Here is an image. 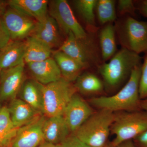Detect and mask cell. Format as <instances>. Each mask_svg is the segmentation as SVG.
Here are the masks:
<instances>
[{"label":"cell","mask_w":147,"mask_h":147,"mask_svg":"<svg viewBox=\"0 0 147 147\" xmlns=\"http://www.w3.org/2000/svg\"><path fill=\"white\" fill-rule=\"evenodd\" d=\"M27 65L33 79L42 85L55 82L62 77L59 69L53 58Z\"/></svg>","instance_id":"5bb4252c"},{"label":"cell","mask_w":147,"mask_h":147,"mask_svg":"<svg viewBox=\"0 0 147 147\" xmlns=\"http://www.w3.org/2000/svg\"><path fill=\"white\" fill-rule=\"evenodd\" d=\"M94 112L91 106L77 92L74 95L63 115L71 133H74Z\"/></svg>","instance_id":"30bf717a"},{"label":"cell","mask_w":147,"mask_h":147,"mask_svg":"<svg viewBox=\"0 0 147 147\" xmlns=\"http://www.w3.org/2000/svg\"><path fill=\"white\" fill-rule=\"evenodd\" d=\"M42 132L45 142L55 145L61 144L71 134L63 116L46 117Z\"/></svg>","instance_id":"9a60e30c"},{"label":"cell","mask_w":147,"mask_h":147,"mask_svg":"<svg viewBox=\"0 0 147 147\" xmlns=\"http://www.w3.org/2000/svg\"><path fill=\"white\" fill-rule=\"evenodd\" d=\"M117 147H136L132 140L124 142Z\"/></svg>","instance_id":"836d02e7"},{"label":"cell","mask_w":147,"mask_h":147,"mask_svg":"<svg viewBox=\"0 0 147 147\" xmlns=\"http://www.w3.org/2000/svg\"><path fill=\"white\" fill-rule=\"evenodd\" d=\"M116 3L117 16L119 18L125 16H130L136 18L137 11L134 1L119 0Z\"/></svg>","instance_id":"4316f807"},{"label":"cell","mask_w":147,"mask_h":147,"mask_svg":"<svg viewBox=\"0 0 147 147\" xmlns=\"http://www.w3.org/2000/svg\"><path fill=\"white\" fill-rule=\"evenodd\" d=\"M1 69H0V77H1Z\"/></svg>","instance_id":"8d00e7d4"},{"label":"cell","mask_w":147,"mask_h":147,"mask_svg":"<svg viewBox=\"0 0 147 147\" xmlns=\"http://www.w3.org/2000/svg\"><path fill=\"white\" fill-rule=\"evenodd\" d=\"M115 115L113 112L100 109L73 134L88 147H105Z\"/></svg>","instance_id":"277c9868"},{"label":"cell","mask_w":147,"mask_h":147,"mask_svg":"<svg viewBox=\"0 0 147 147\" xmlns=\"http://www.w3.org/2000/svg\"><path fill=\"white\" fill-rule=\"evenodd\" d=\"M144 53L139 80V96L141 100L147 98V51Z\"/></svg>","instance_id":"83f0119b"},{"label":"cell","mask_w":147,"mask_h":147,"mask_svg":"<svg viewBox=\"0 0 147 147\" xmlns=\"http://www.w3.org/2000/svg\"><path fill=\"white\" fill-rule=\"evenodd\" d=\"M140 55L121 48L108 63H104L97 70L102 77L105 89L115 90L128 80L132 70L142 63Z\"/></svg>","instance_id":"7a4b0ae2"},{"label":"cell","mask_w":147,"mask_h":147,"mask_svg":"<svg viewBox=\"0 0 147 147\" xmlns=\"http://www.w3.org/2000/svg\"><path fill=\"white\" fill-rule=\"evenodd\" d=\"M24 62L27 64L45 60L51 57L52 48L32 36L26 39Z\"/></svg>","instance_id":"603a6c76"},{"label":"cell","mask_w":147,"mask_h":147,"mask_svg":"<svg viewBox=\"0 0 147 147\" xmlns=\"http://www.w3.org/2000/svg\"><path fill=\"white\" fill-rule=\"evenodd\" d=\"M53 58L57 65L62 78L67 82H75L86 68L78 61L63 52L57 50L53 53Z\"/></svg>","instance_id":"d6986e66"},{"label":"cell","mask_w":147,"mask_h":147,"mask_svg":"<svg viewBox=\"0 0 147 147\" xmlns=\"http://www.w3.org/2000/svg\"><path fill=\"white\" fill-rule=\"evenodd\" d=\"M7 108L11 121L16 128L26 125L42 114L20 98L11 100Z\"/></svg>","instance_id":"ac0fdd59"},{"label":"cell","mask_w":147,"mask_h":147,"mask_svg":"<svg viewBox=\"0 0 147 147\" xmlns=\"http://www.w3.org/2000/svg\"><path fill=\"white\" fill-rule=\"evenodd\" d=\"M18 128L13 125L7 107L0 108V147H11Z\"/></svg>","instance_id":"d4e9b609"},{"label":"cell","mask_w":147,"mask_h":147,"mask_svg":"<svg viewBox=\"0 0 147 147\" xmlns=\"http://www.w3.org/2000/svg\"><path fill=\"white\" fill-rule=\"evenodd\" d=\"M98 32H87L86 36L82 38H77L70 32L59 50L78 61L86 69L95 68L97 70L104 63L99 47Z\"/></svg>","instance_id":"3957f363"},{"label":"cell","mask_w":147,"mask_h":147,"mask_svg":"<svg viewBox=\"0 0 147 147\" xmlns=\"http://www.w3.org/2000/svg\"><path fill=\"white\" fill-rule=\"evenodd\" d=\"M61 147H88L73 133H71L62 142Z\"/></svg>","instance_id":"f1b7e54d"},{"label":"cell","mask_w":147,"mask_h":147,"mask_svg":"<svg viewBox=\"0 0 147 147\" xmlns=\"http://www.w3.org/2000/svg\"><path fill=\"white\" fill-rule=\"evenodd\" d=\"M98 37L102 60L106 62L118 51L114 23L102 26L98 32Z\"/></svg>","instance_id":"44dd1931"},{"label":"cell","mask_w":147,"mask_h":147,"mask_svg":"<svg viewBox=\"0 0 147 147\" xmlns=\"http://www.w3.org/2000/svg\"><path fill=\"white\" fill-rule=\"evenodd\" d=\"M105 147H106V146H105Z\"/></svg>","instance_id":"74e56055"},{"label":"cell","mask_w":147,"mask_h":147,"mask_svg":"<svg viewBox=\"0 0 147 147\" xmlns=\"http://www.w3.org/2000/svg\"><path fill=\"white\" fill-rule=\"evenodd\" d=\"M74 85L77 92L87 95L101 94L105 90L102 79L90 71L82 73Z\"/></svg>","instance_id":"7402d4cb"},{"label":"cell","mask_w":147,"mask_h":147,"mask_svg":"<svg viewBox=\"0 0 147 147\" xmlns=\"http://www.w3.org/2000/svg\"><path fill=\"white\" fill-rule=\"evenodd\" d=\"M37 147H61L60 144L55 145L44 142Z\"/></svg>","instance_id":"e575fe53"},{"label":"cell","mask_w":147,"mask_h":147,"mask_svg":"<svg viewBox=\"0 0 147 147\" xmlns=\"http://www.w3.org/2000/svg\"><path fill=\"white\" fill-rule=\"evenodd\" d=\"M59 27L56 21L48 14L43 21H36L31 36L39 40L53 49L59 47L63 43L62 41Z\"/></svg>","instance_id":"4fadbf2b"},{"label":"cell","mask_w":147,"mask_h":147,"mask_svg":"<svg viewBox=\"0 0 147 147\" xmlns=\"http://www.w3.org/2000/svg\"><path fill=\"white\" fill-rule=\"evenodd\" d=\"M142 64L134 67L128 81L115 94L110 96L92 98L90 102L98 110L104 109L113 113L142 110L139 85Z\"/></svg>","instance_id":"6da1fadb"},{"label":"cell","mask_w":147,"mask_h":147,"mask_svg":"<svg viewBox=\"0 0 147 147\" xmlns=\"http://www.w3.org/2000/svg\"><path fill=\"white\" fill-rule=\"evenodd\" d=\"M11 40H22L31 35L36 21L9 6L1 17Z\"/></svg>","instance_id":"9c48e42d"},{"label":"cell","mask_w":147,"mask_h":147,"mask_svg":"<svg viewBox=\"0 0 147 147\" xmlns=\"http://www.w3.org/2000/svg\"><path fill=\"white\" fill-rule=\"evenodd\" d=\"M46 117L43 114L18 128L11 147H37L45 142L42 126Z\"/></svg>","instance_id":"7c38bea8"},{"label":"cell","mask_w":147,"mask_h":147,"mask_svg":"<svg viewBox=\"0 0 147 147\" xmlns=\"http://www.w3.org/2000/svg\"><path fill=\"white\" fill-rule=\"evenodd\" d=\"M7 5H8L7 2L0 0V18L2 16L5 12Z\"/></svg>","instance_id":"d6a6232c"},{"label":"cell","mask_w":147,"mask_h":147,"mask_svg":"<svg viewBox=\"0 0 147 147\" xmlns=\"http://www.w3.org/2000/svg\"><path fill=\"white\" fill-rule=\"evenodd\" d=\"M77 92L72 83L61 77L43 88V115L46 117L63 116L74 95Z\"/></svg>","instance_id":"52a82bcc"},{"label":"cell","mask_w":147,"mask_h":147,"mask_svg":"<svg viewBox=\"0 0 147 147\" xmlns=\"http://www.w3.org/2000/svg\"><path fill=\"white\" fill-rule=\"evenodd\" d=\"M141 108L142 110L147 112V98L141 100Z\"/></svg>","instance_id":"d590c367"},{"label":"cell","mask_w":147,"mask_h":147,"mask_svg":"<svg viewBox=\"0 0 147 147\" xmlns=\"http://www.w3.org/2000/svg\"><path fill=\"white\" fill-rule=\"evenodd\" d=\"M136 147H147V129L134 139Z\"/></svg>","instance_id":"4dcf8cb0"},{"label":"cell","mask_w":147,"mask_h":147,"mask_svg":"<svg viewBox=\"0 0 147 147\" xmlns=\"http://www.w3.org/2000/svg\"><path fill=\"white\" fill-rule=\"evenodd\" d=\"M137 11L147 18V0L134 1Z\"/></svg>","instance_id":"1f68e13d"},{"label":"cell","mask_w":147,"mask_h":147,"mask_svg":"<svg viewBox=\"0 0 147 147\" xmlns=\"http://www.w3.org/2000/svg\"><path fill=\"white\" fill-rule=\"evenodd\" d=\"M7 2L9 6L38 22L43 21L48 15L47 0H9Z\"/></svg>","instance_id":"2e32d148"},{"label":"cell","mask_w":147,"mask_h":147,"mask_svg":"<svg viewBox=\"0 0 147 147\" xmlns=\"http://www.w3.org/2000/svg\"><path fill=\"white\" fill-rule=\"evenodd\" d=\"M25 62L15 67L1 70L0 77V101L16 98L25 81Z\"/></svg>","instance_id":"8fae6325"},{"label":"cell","mask_w":147,"mask_h":147,"mask_svg":"<svg viewBox=\"0 0 147 147\" xmlns=\"http://www.w3.org/2000/svg\"><path fill=\"white\" fill-rule=\"evenodd\" d=\"M115 114L111 127V133L115 136L112 143L113 147L133 140L147 129L146 111H123Z\"/></svg>","instance_id":"8992f818"},{"label":"cell","mask_w":147,"mask_h":147,"mask_svg":"<svg viewBox=\"0 0 147 147\" xmlns=\"http://www.w3.org/2000/svg\"><path fill=\"white\" fill-rule=\"evenodd\" d=\"M26 40H10L0 53V69L5 70L24 62Z\"/></svg>","instance_id":"e0dca14e"},{"label":"cell","mask_w":147,"mask_h":147,"mask_svg":"<svg viewBox=\"0 0 147 147\" xmlns=\"http://www.w3.org/2000/svg\"><path fill=\"white\" fill-rule=\"evenodd\" d=\"M43 86L34 79H26L24 81L18 94L20 99L42 114H43Z\"/></svg>","instance_id":"ffe728a7"},{"label":"cell","mask_w":147,"mask_h":147,"mask_svg":"<svg viewBox=\"0 0 147 147\" xmlns=\"http://www.w3.org/2000/svg\"><path fill=\"white\" fill-rule=\"evenodd\" d=\"M117 39L121 48L140 55L147 51V21L130 16L117 18L114 23Z\"/></svg>","instance_id":"5b68a950"},{"label":"cell","mask_w":147,"mask_h":147,"mask_svg":"<svg viewBox=\"0 0 147 147\" xmlns=\"http://www.w3.org/2000/svg\"><path fill=\"white\" fill-rule=\"evenodd\" d=\"M97 0H76L74 5L77 13L86 26L87 32H97L99 28L96 24L95 9Z\"/></svg>","instance_id":"cb8c5ba5"},{"label":"cell","mask_w":147,"mask_h":147,"mask_svg":"<svg viewBox=\"0 0 147 147\" xmlns=\"http://www.w3.org/2000/svg\"><path fill=\"white\" fill-rule=\"evenodd\" d=\"M10 40V37L4 26L1 17L0 18V53Z\"/></svg>","instance_id":"f546056e"},{"label":"cell","mask_w":147,"mask_h":147,"mask_svg":"<svg viewBox=\"0 0 147 147\" xmlns=\"http://www.w3.org/2000/svg\"><path fill=\"white\" fill-rule=\"evenodd\" d=\"M49 15L56 21L66 36L70 32L77 38L86 36L87 32L76 19L66 0L51 1L49 4Z\"/></svg>","instance_id":"ba28073f"},{"label":"cell","mask_w":147,"mask_h":147,"mask_svg":"<svg viewBox=\"0 0 147 147\" xmlns=\"http://www.w3.org/2000/svg\"><path fill=\"white\" fill-rule=\"evenodd\" d=\"M116 1L114 0H97L95 13L99 25L102 26L109 23H114L117 19Z\"/></svg>","instance_id":"484cf974"}]
</instances>
